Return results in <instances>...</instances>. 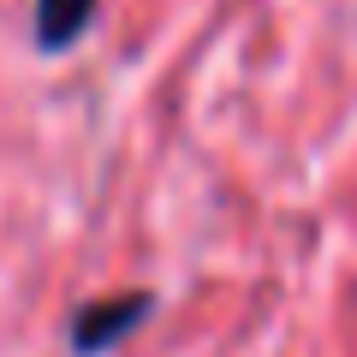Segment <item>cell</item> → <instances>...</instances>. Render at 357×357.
Here are the masks:
<instances>
[{
	"label": "cell",
	"instance_id": "cell-1",
	"mask_svg": "<svg viewBox=\"0 0 357 357\" xmlns=\"http://www.w3.org/2000/svg\"><path fill=\"white\" fill-rule=\"evenodd\" d=\"M149 316H155V298H149V292L89 298V304H77L72 333H66V340H72V351H77V357H102V351H114V345H126Z\"/></svg>",
	"mask_w": 357,
	"mask_h": 357
},
{
	"label": "cell",
	"instance_id": "cell-2",
	"mask_svg": "<svg viewBox=\"0 0 357 357\" xmlns=\"http://www.w3.org/2000/svg\"><path fill=\"white\" fill-rule=\"evenodd\" d=\"M102 0H36V48L42 54H66L84 42V30L96 24Z\"/></svg>",
	"mask_w": 357,
	"mask_h": 357
}]
</instances>
